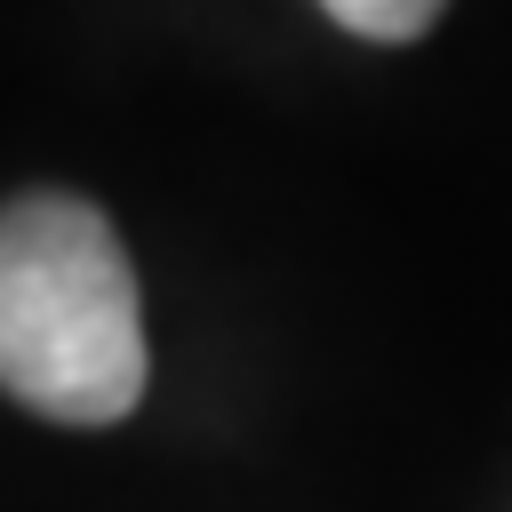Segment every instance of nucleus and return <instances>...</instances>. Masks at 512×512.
<instances>
[{
	"instance_id": "1",
	"label": "nucleus",
	"mask_w": 512,
	"mask_h": 512,
	"mask_svg": "<svg viewBox=\"0 0 512 512\" xmlns=\"http://www.w3.org/2000/svg\"><path fill=\"white\" fill-rule=\"evenodd\" d=\"M0 392L56 424H120L144 400L128 248L72 192H16L0 208Z\"/></svg>"
},
{
	"instance_id": "2",
	"label": "nucleus",
	"mask_w": 512,
	"mask_h": 512,
	"mask_svg": "<svg viewBox=\"0 0 512 512\" xmlns=\"http://www.w3.org/2000/svg\"><path fill=\"white\" fill-rule=\"evenodd\" d=\"M320 8L360 40H424L448 0H320Z\"/></svg>"
}]
</instances>
